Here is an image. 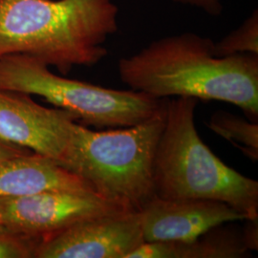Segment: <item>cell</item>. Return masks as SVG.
Wrapping results in <instances>:
<instances>
[{"label":"cell","mask_w":258,"mask_h":258,"mask_svg":"<svg viewBox=\"0 0 258 258\" xmlns=\"http://www.w3.org/2000/svg\"><path fill=\"white\" fill-rule=\"evenodd\" d=\"M214 41L191 32L162 37L119 61L130 89L164 99L186 97L233 104L258 119V55L217 56Z\"/></svg>","instance_id":"obj_1"},{"label":"cell","mask_w":258,"mask_h":258,"mask_svg":"<svg viewBox=\"0 0 258 258\" xmlns=\"http://www.w3.org/2000/svg\"><path fill=\"white\" fill-rule=\"evenodd\" d=\"M118 17L114 0H0V56L30 55L67 75L107 55Z\"/></svg>","instance_id":"obj_2"},{"label":"cell","mask_w":258,"mask_h":258,"mask_svg":"<svg viewBox=\"0 0 258 258\" xmlns=\"http://www.w3.org/2000/svg\"><path fill=\"white\" fill-rule=\"evenodd\" d=\"M198 100H167L165 126L153 161L155 195L163 199H211L228 204L246 219L258 218V182L216 156L195 126Z\"/></svg>","instance_id":"obj_3"},{"label":"cell","mask_w":258,"mask_h":258,"mask_svg":"<svg viewBox=\"0 0 258 258\" xmlns=\"http://www.w3.org/2000/svg\"><path fill=\"white\" fill-rule=\"evenodd\" d=\"M166 103L148 120L127 127L95 131L75 121L60 166L102 197L139 212L155 195L153 161Z\"/></svg>","instance_id":"obj_4"},{"label":"cell","mask_w":258,"mask_h":258,"mask_svg":"<svg viewBox=\"0 0 258 258\" xmlns=\"http://www.w3.org/2000/svg\"><path fill=\"white\" fill-rule=\"evenodd\" d=\"M0 89L42 97L69 112L79 123L98 129L136 125L152 117L167 100L67 79L22 54L0 56Z\"/></svg>","instance_id":"obj_5"},{"label":"cell","mask_w":258,"mask_h":258,"mask_svg":"<svg viewBox=\"0 0 258 258\" xmlns=\"http://www.w3.org/2000/svg\"><path fill=\"white\" fill-rule=\"evenodd\" d=\"M122 211L130 210L89 191H47L0 198V220L4 227L41 241L78 222Z\"/></svg>","instance_id":"obj_6"},{"label":"cell","mask_w":258,"mask_h":258,"mask_svg":"<svg viewBox=\"0 0 258 258\" xmlns=\"http://www.w3.org/2000/svg\"><path fill=\"white\" fill-rule=\"evenodd\" d=\"M145 242L138 212L91 217L42 240L36 258H128Z\"/></svg>","instance_id":"obj_7"},{"label":"cell","mask_w":258,"mask_h":258,"mask_svg":"<svg viewBox=\"0 0 258 258\" xmlns=\"http://www.w3.org/2000/svg\"><path fill=\"white\" fill-rule=\"evenodd\" d=\"M75 121L69 112L42 106L30 95L0 89V140L4 142L60 165Z\"/></svg>","instance_id":"obj_8"},{"label":"cell","mask_w":258,"mask_h":258,"mask_svg":"<svg viewBox=\"0 0 258 258\" xmlns=\"http://www.w3.org/2000/svg\"><path fill=\"white\" fill-rule=\"evenodd\" d=\"M145 242L190 241L212 228L245 220L228 204L211 199H163L154 195L138 212Z\"/></svg>","instance_id":"obj_9"},{"label":"cell","mask_w":258,"mask_h":258,"mask_svg":"<svg viewBox=\"0 0 258 258\" xmlns=\"http://www.w3.org/2000/svg\"><path fill=\"white\" fill-rule=\"evenodd\" d=\"M47 191L96 192L81 176L54 160L32 151L12 157L0 164V198Z\"/></svg>","instance_id":"obj_10"},{"label":"cell","mask_w":258,"mask_h":258,"mask_svg":"<svg viewBox=\"0 0 258 258\" xmlns=\"http://www.w3.org/2000/svg\"><path fill=\"white\" fill-rule=\"evenodd\" d=\"M242 231L216 226L190 241L144 242L128 258L249 257Z\"/></svg>","instance_id":"obj_11"},{"label":"cell","mask_w":258,"mask_h":258,"mask_svg":"<svg viewBox=\"0 0 258 258\" xmlns=\"http://www.w3.org/2000/svg\"><path fill=\"white\" fill-rule=\"evenodd\" d=\"M208 127L226 139L253 163L258 160V124L227 111L214 112Z\"/></svg>","instance_id":"obj_12"},{"label":"cell","mask_w":258,"mask_h":258,"mask_svg":"<svg viewBox=\"0 0 258 258\" xmlns=\"http://www.w3.org/2000/svg\"><path fill=\"white\" fill-rule=\"evenodd\" d=\"M213 51L217 56L238 54L258 55V10H254L239 27L231 31L219 41L214 42Z\"/></svg>","instance_id":"obj_13"},{"label":"cell","mask_w":258,"mask_h":258,"mask_svg":"<svg viewBox=\"0 0 258 258\" xmlns=\"http://www.w3.org/2000/svg\"><path fill=\"white\" fill-rule=\"evenodd\" d=\"M41 240L9 231H0V258L35 257V252Z\"/></svg>","instance_id":"obj_14"},{"label":"cell","mask_w":258,"mask_h":258,"mask_svg":"<svg viewBox=\"0 0 258 258\" xmlns=\"http://www.w3.org/2000/svg\"><path fill=\"white\" fill-rule=\"evenodd\" d=\"M176 3L202 10L212 17H219L223 12L222 0H172Z\"/></svg>","instance_id":"obj_15"},{"label":"cell","mask_w":258,"mask_h":258,"mask_svg":"<svg viewBox=\"0 0 258 258\" xmlns=\"http://www.w3.org/2000/svg\"><path fill=\"white\" fill-rule=\"evenodd\" d=\"M246 222L244 229L242 230L243 239L248 249L257 250L258 249V218L255 219H245Z\"/></svg>","instance_id":"obj_16"},{"label":"cell","mask_w":258,"mask_h":258,"mask_svg":"<svg viewBox=\"0 0 258 258\" xmlns=\"http://www.w3.org/2000/svg\"><path fill=\"white\" fill-rule=\"evenodd\" d=\"M28 152L31 151L0 140V164L12 157L19 156Z\"/></svg>","instance_id":"obj_17"},{"label":"cell","mask_w":258,"mask_h":258,"mask_svg":"<svg viewBox=\"0 0 258 258\" xmlns=\"http://www.w3.org/2000/svg\"><path fill=\"white\" fill-rule=\"evenodd\" d=\"M6 228L4 227V225L2 224V222H1V220H0V231H2V230H5Z\"/></svg>","instance_id":"obj_18"}]
</instances>
